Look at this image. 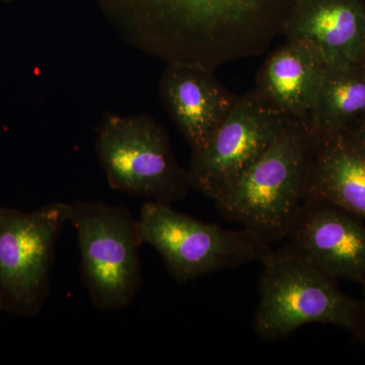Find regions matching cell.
Masks as SVG:
<instances>
[{"label":"cell","instance_id":"1","mask_svg":"<svg viewBox=\"0 0 365 365\" xmlns=\"http://www.w3.org/2000/svg\"><path fill=\"white\" fill-rule=\"evenodd\" d=\"M129 44L169 63L215 71L260 56L295 0H96Z\"/></svg>","mask_w":365,"mask_h":365},{"label":"cell","instance_id":"2","mask_svg":"<svg viewBox=\"0 0 365 365\" xmlns=\"http://www.w3.org/2000/svg\"><path fill=\"white\" fill-rule=\"evenodd\" d=\"M259 302L253 319L266 342L285 339L307 324L337 327L361 339V300L345 294L337 280L283 242L261 262Z\"/></svg>","mask_w":365,"mask_h":365},{"label":"cell","instance_id":"3","mask_svg":"<svg viewBox=\"0 0 365 365\" xmlns=\"http://www.w3.org/2000/svg\"><path fill=\"white\" fill-rule=\"evenodd\" d=\"M314 139L306 122L290 120L269 150L216 201V207L271 246L284 242L304 201Z\"/></svg>","mask_w":365,"mask_h":365},{"label":"cell","instance_id":"4","mask_svg":"<svg viewBox=\"0 0 365 365\" xmlns=\"http://www.w3.org/2000/svg\"><path fill=\"white\" fill-rule=\"evenodd\" d=\"M81 252V282L93 306L105 313L128 307L141 287L138 222L124 206L102 201L69 204Z\"/></svg>","mask_w":365,"mask_h":365},{"label":"cell","instance_id":"5","mask_svg":"<svg viewBox=\"0 0 365 365\" xmlns=\"http://www.w3.org/2000/svg\"><path fill=\"white\" fill-rule=\"evenodd\" d=\"M137 222L143 244L160 254L178 284L253 262L261 263L272 250L248 228L227 230L200 222L158 201L143 204Z\"/></svg>","mask_w":365,"mask_h":365},{"label":"cell","instance_id":"6","mask_svg":"<svg viewBox=\"0 0 365 365\" xmlns=\"http://www.w3.org/2000/svg\"><path fill=\"white\" fill-rule=\"evenodd\" d=\"M96 153L112 189L170 204L191 190L188 170L175 158L167 130L148 115L107 114Z\"/></svg>","mask_w":365,"mask_h":365},{"label":"cell","instance_id":"7","mask_svg":"<svg viewBox=\"0 0 365 365\" xmlns=\"http://www.w3.org/2000/svg\"><path fill=\"white\" fill-rule=\"evenodd\" d=\"M69 223V204L32 212L0 207V299L6 313L32 318L45 306L55 248Z\"/></svg>","mask_w":365,"mask_h":365},{"label":"cell","instance_id":"8","mask_svg":"<svg viewBox=\"0 0 365 365\" xmlns=\"http://www.w3.org/2000/svg\"><path fill=\"white\" fill-rule=\"evenodd\" d=\"M292 118L269 104L256 88L237 96L207 143L192 150L191 190L220 200L269 150Z\"/></svg>","mask_w":365,"mask_h":365},{"label":"cell","instance_id":"9","mask_svg":"<svg viewBox=\"0 0 365 365\" xmlns=\"http://www.w3.org/2000/svg\"><path fill=\"white\" fill-rule=\"evenodd\" d=\"M284 242L334 279L364 284V222L344 209L302 201Z\"/></svg>","mask_w":365,"mask_h":365},{"label":"cell","instance_id":"10","mask_svg":"<svg viewBox=\"0 0 365 365\" xmlns=\"http://www.w3.org/2000/svg\"><path fill=\"white\" fill-rule=\"evenodd\" d=\"M160 102L192 150L204 145L232 110L237 96L215 71L188 63H169L160 76Z\"/></svg>","mask_w":365,"mask_h":365},{"label":"cell","instance_id":"11","mask_svg":"<svg viewBox=\"0 0 365 365\" xmlns=\"http://www.w3.org/2000/svg\"><path fill=\"white\" fill-rule=\"evenodd\" d=\"M281 35L311 46L327 66L361 61L365 0H295Z\"/></svg>","mask_w":365,"mask_h":365},{"label":"cell","instance_id":"12","mask_svg":"<svg viewBox=\"0 0 365 365\" xmlns=\"http://www.w3.org/2000/svg\"><path fill=\"white\" fill-rule=\"evenodd\" d=\"M314 137L304 201L333 204L365 222V146L351 131Z\"/></svg>","mask_w":365,"mask_h":365},{"label":"cell","instance_id":"13","mask_svg":"<svg viewBox=\"0 0 365 365\" xmlns=\"http://www.w3.org/2000/svg\"><path fill=\"white\" fill-rule=\"evenodd\" d=\"M326 68V62L311 46L285 39L262 64L255 88L278 111L307 123Z\"/></svg>","mask_w":365,"mask_h":365},{"label":"cell","instance_id":"14","mask_svg":"<svg viewBox=\"0 0 365 365\" xmlns=\"http://www.w3.org/2000/svg\"><path fill=\"white\" fill-rule=\"evenodd\" d=\"M365 118V60L327 66L307 124L314 135L350 131Z\"/></svg>","mask_w":365,"mask_h":365},{"label":"cell","instance_id":"15","mask_svg":"<svg viewBox=\"0 0 365 365\" xmlns=\"http://www.w3.org/2000/svg\"><path fill=\"white\" fill-rule=\"evenodd\" d=\"M350 131L356 137L357 140L365 146V118Z\"/></svg>","mask_w":365,"mask_h":365},{"label":"cell","instance_id":"16","mask_svg":"<svg viewBox=\"0 0 365 365\" xmlns=\"http://www.w3.org/2000/svg\"><path fill=\"white\" fill-rule=\"evenodd\" d=\"M362 287H364V299H361L362 311H364V331H362L361 340L365 343V283Z\"/></svg>","mask_w":365,"mask_h":365},{"label":"cell","instance_id":"17","mask_svg":"<svg viewBox=\"0 0 365 365\" xmlns=\"http://www.w3.org/2000/svg\"><path fill=\"white\" fill-rule=\"evenodd\" d=\"M16 1V0H0L2 4H11V2Z\"/></svg>","mask_w":365,"mask_h":365},{"label":"cell","instance_id":"18","mask_svg":"<svg viewBox=\"0 0 365 365\" xmlns=\"http://www.w3.org/2000/svg\"><path fill=\"white\" fill-rule=\"evenodd\" d=\"M2 312H4V309H2L1 299H0V314H1Z\"/></svg>","mask_w":365,"mask_h":365},{"label":"cell","instance_id":"19","mask_svg":"<svg viewBox=\"0 0 365 365\" xmlns=\"http://www.w3.org/2000/svg\"><path fill=\"white\" fill-rule=\"evenodd\" d=\"M364 60H365V42H364Z\"/></svg>","mask_w":365,"mask_h":365}]
</instances>
